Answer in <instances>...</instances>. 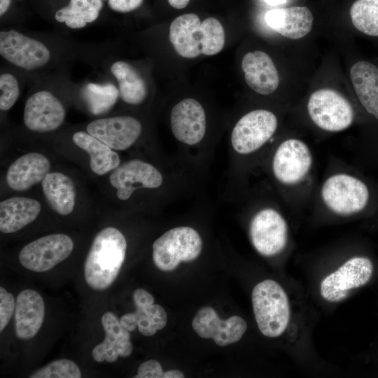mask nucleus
<instances>
[{"label": "nucleus", "instance_id": "36", "mask_svg": "<svg viewBox=\"0 0 378 378\" xmlns=\"http://www.w3.org/2000/svg\"><path fill=\"white\" fill-rule=\"evenodd\" d=\"M164 372L160 363L154 359L142 363L138 368L134 378H162Z\"/></svg>", "mask_w": 378, "mask_h": 378}, {"label": "nucleus", "instance_id": "26", "mask_svg": "<svg viewBox=\"0 0 378 378\" xmlns=\"http://www.w3.org/2000/svg\"><path fill=\"white\" fill-rule=\"evenodd\" d=\"M72 139L78 147L90 155V168L94 174L104 175L120 165L118 154L88 132H76Z\"/></svg>", "mask_w": 378, "mask_h": 378}, {"label": "nucleus", "instance_id": "4", "mask_svg": "<svg viewBox=\"0 0 378 378\" xmlns=\"http://www.w3.org/2000/svg\"><path fill=\"white\" fill-rule=\"evenodd\" d=\"M321 197L326 206L339 215H351L363 210L370 193L365 183L346 174H337L328 178L321 188Z\"/></svg>", "mask_w": 378, "mask_h": 378}, {"label": "nucleus", "instance_id": "42", "mask_svg": "<svg viewBox=\"0 0 378 378\" xmlns=\"http://www.w3.org/2000/svg\"><path fill=\"white\" fill-rule=\"evenodd\" d=\"M267 4L271 6H277L286 2V0H264Z\"/></svg>", "mask_w": 378, "mask_h": 378}, {"label": "nucleus", "instance_id": "6", "mask_svg": "<svg viewBox=\"0 0 378 378\" xmlns=\"http://www.w3.org/2000/svg\"><path fill=\"white\" fill-rule=\"evenodd\" d=\"M0 55L25 71L41 69L51 59V52L43 42L13 29L0 31Z\"/></svg>", "mask_w": 378, "mask_h": 378}, {"label": "nucleus", "instance_id": "11", "mask_svg": "<svg viewBox=\"0 0 378 378\" xmlns=\"http://www.w3.org/2000/svg\"><path fill=\"white\" fill-rule=\"evenodd\" d=\"M312 155L302 141L289 139L276 148L272 159V172L281 183L293 185L300 182L309 173Z\"/></svg>", "mask_w": 378, "mask_h": 378}, {"label": "nucleus", "instance_id": "25", "mask_svg": "<svg viewBox=\"0 0 378 378\" xmlns=\"http://www.w3.org/2000/svg\"><path fill=\"white\" fill-rule=\"evenodd\" d=\"M43 192L52 210L60 215L71 214L76 203L72 180L60 172H49L42 181Z\"/></svg>", "mask_w": 378, "mask_h": 378}, {"label": "nucleus", "instance_id": "23", "mask_svg": "<svg viewBox=\"0 0 378 378\" xmlns=\"http://www.w3.org/2000/svg\"><path fill=\"white\" fill-rule=\"evenodd\" d=\"M41 209L38 201L22 197H13L0 203V230L15 232L32 223Z\"/></svg>", "mask_w": 378, "mask_h": 378}, {"label": "nucleus", "instance_id": "15", "mask_svg": "<svg viewBox=\"0 0 378 378\" xmlns=\"http://www.w3.org/2000/svg\"><path fill=\"white\" fill-rule=\"evenodd\" d=\"M86 131L111 148L124 150L139 139L142 126L137 119L132 116H113L90 122L86 127Z\"/></svg>", "mask_w": 378, "mask_h": 378}, {"label": "nucleus", "instance_id": "9", "mask_svg": "<svg viewBox=\"0 0 378 378\" xmlns=\"http://www.w3.org/2000/svg\"><path fill=\"white\" fill-rule=\"evenodd\" d=\"M73 248L74 242L68 235L49 234L24 246L20 252L19 260L29 270L43 272L67 258Z\"/></svg>", "mask_w": 378, "mask_h": 378}, {"label": "nucleus", "instance_id": "29", "mask_svg": "<svg viewBox=\"0 0 378 378\" xmlns=\"http://www.w3.org/2000/svg\"><path fill=\"white\" fill-rule=\"evenodd\" d=\"M102 7V0H70L56 11L55 19L71 29H81L98 18Z\"/></svg>", "mask_w": 378, "mask_h": 378}, {"label": "nucleus", "instance_id": "7", "mask_svg": "<svg viewBox=\"0 0 378 378\" xmlns=\"http://www.w3.org/2000/svg\"><path fill=\"white\" fill-rule=\"evenodd\" d=\"M373 270V263L369 258H351L323 278L320 284V294L326 301L340 302L351 290L365 285L370 280Z\"/></svg>", "mask_w": 378, "mask_h": 378}, {"label": "nucleus", "instance_id": "37", "mask_svg": "<svg viewBox=\"0 0 378 378\" xmlns=\"http://www.w3.org/2000/svg\"><path fill=\"white\" fill-rule=\"evenodd\" d=\"M143 1L144 0H108V5L114 11L128 13L140 7Z\"/></svg>", "mask_w": 378, "mask_h": 378}, {"label": "nucleus", "instance_id": "1", "mask_svg": "<svg viewBox=\"0 0 378 378\" xmlns=\"http://www.w3.org/2000/svg\"><path fill=\"white\" fill-rule=\"evenodd\" d=\"M127 241L116 228L108 227L94 237L84 265L87 284L94 290L108 288L124 262Z\"/></svg>", "mask_w": 378, "mask_h": 378}, {"label": "nucleus", "instance_id": "30", "mask_svg": "<svg viewBox=\"0 0 378 378\" xmlns=\"http://www.w3.org/2000/svg\"><path fill=\"white\" fill-rule=\"evenodd\" d=\"M118 89L112 84L88 83L83 90V99L93 114L106 113L116 103Z\"/></svg>", "mask_w": 378, "mask_h": 378}, {"label": "nucleus", "instance_id": "27", "mask_svg": "<svg viewBox=\"0 0 378 378\" xmlns=\"http://www.w3.org/2000/svg\"><path fill=\"white\" fill-rule=\"evenodd\" d=\"M110 71L118 83L119 97L124 102L138 105L145 100L147 95L146 82L133 66L118 60L111 65Z\"/></svg>", "mask_w": 378, "mask_h": 378}, {"label": "nucleus", "instance_id": "12", "mask_svg": "<svg viewBox=\"0 0 378 378\" xmlns=\"http://www.w3.org/2000/svg\"><path fill=\"white\" fill-rule=\"evenodd\" d=\"M66 111L61 101L48 90H39L27 100L23 113L25 126L36 132H51L64 122Z\"/></svg>", "mask_w": 378, "mask_h": 378}, {"label": "nucleus", "instance_id": "13", "mask_svg": "<svg viewBox=\"0 0 378 378\" xmlns=\"http://www.w3.org/2000/svg\"><path fill=\"white\" fill-rule=\"evenodd\" d=\"M109 181L117 189V197L121 200H127L139 188H159L162 184L163 176L151 164L135 159L113 169Z\"/></svg>", "mask_w": 378, "mask_h": 378}, {"label": "nucleus", "instance_id": "14", "mask_svg": "<svg viewBox=\"0 0 378 378\" xmlns=\"http://www.w3.org/2000/svg\"><path fill=\"white\" fill-rule=\"evenodd\" d=\"M192 326L200 337L213 339L217 345L225 346L238 342L242 337L247 323L239 316L222 320L212 307H204L196 314Z\"/></svg>", "mask_w": 378, "mask_h": 378}, {"label": "nucleus", "instance_id": "34", "mask_svg": "<svg viewBox=\"0 0 378 378\" xmlns=\"http://www.w3.org/2000/svg\"><path fill=\"white\" fill-rule=\"evenodd\" d=\"M20 93L19 82L16 77L10 73L0 76V109L8 111L19 98Z\"/></svg>", "mask_w": 378, "mask_h": 378}, {"label": "nucleus", "instance_id": "40", "mask_svg": "<svg viewBox=\"0 0 378 378\" xmlns=\"http://www.w3.org/2000/svg\"><path fill=\"white\" fill-rule=\"evenodd\" d=\"M163 378H183L184 374L178 370H170L163 374Z\"/></svg>", "mask_w": 378, "mask_h": 378}, {"label": "nucleus", "instance_id": "41", "mask_svg": "<svg viewBox=\"0 0 378 378\" xmlns=\"http://www.w3.org/2000/svg\"><path fill=\"white\" fill-rule=\"evenodd\" d=\"M12 0H0V15H4L11 4Z\"/></svg>", "mask_w": 378, "mask_h": 378}, {"label": "nucleus", "instance_id": "17", "mask_svg": "<svg viewBox=\"0 0 378 378\" xmlns=\"http://www.w3.org/2000/svg\"><path fill=\"white\" fill-rule=\"evenodd\" d=\"M102 324L105 332L104 341L92 351L94 360L101 363H113L119 356L125 358L131 355L133 346L130 333L121 324L120 319L113 312H106L102 317Z\"/></svg>", "mask_w": 378, "mask_h": 378}, {"label": "nucleus", "instance_id": "35", "mask_svg": "<svg viewBox=\"0 0 378 378\" xmlns=\"http://www.w3.org/2000/svg\"><path fill=\"white\" fill-rule=\"evenodd\" d=\"M15 309L13 295L0 287V332H2L11 318Z\"/></svg>", "mask_w": 378, "mask_h": 378}, {"label": "nucleus", "instance_id": "10", "mask_svg": "<svg viewBox=\"0 0 378 378\" xmlns=\"http://www.w3.org/2000/svg\"><path fill=\"white\" fill-rule=\"evenodd\" d=\"M249 234L255 249L263 256H273L284 250L288 239V226L275 209L265 208L251 219Z\"/></svg>", "mask_w": 378, "mask_h": 378}, {"label": "nucleus", "instance_id": "31", "mask_svg": "<svg viewBox=\"0 0 378 378\" xmlns=\"http://www.w3.org/2000/svg\"><path fill=\"white\" fill-rule=\"evenodd\" d=\"M350 17L359 31L378 36V0H356L351 7Z\"/></svg>", "mask_w": 378, "mask_h": 378}, {"label": "nucleus", "instance_id": "28", "mask_svg": "<svg viewBox=\"0 0 378 378\" xmlns=\"http://www.w3.org/2000/svg\"><path fill=\"white\" fill-rule=\"evenodd\" d=\"M133 313L125 314L120 321L130 332L138 330L144 336H153L158 330L164 328L167 316L164 308L157 304L136 305Z\"/></svg>", "mask_w": 378, "mask_h": 378}, {"label": "nucleus", "instance_id": "21", "mask_svg": "<svg viewBox=\"0 0 378 378\" xmlns=\"http://www.w3.org/2000/svg\"><path fill=\"white\" fill-rule=\"evenodd\" d=\"M50 169V161L45 155L29 153L20 157L9 166L6 182L12 190L24 191L42 182Z\"/></svg>", "mask_w": 378, "mask_h": 378}, {"label": "nucleus", "instance_id": "2", "mask_svg": "<svg viewBox=\"0 0 378 378\" xmlns=\"http://www.w3.org/2000/svg\"><path fill=\"white\" fill-rule=\"evenodd\" d=\"M251 301L261 333L268 337L281 335L290 317L288 297L281 286L272 279L259 282L252 290Z\"/></svg>", "mask_w": 378, "mask_h": 378}, {"label": "nucleus", "instance_id": "16", "mask_svg": "<svg viewBox=\"0 0 378 378\" xmlns=\"http://www.w3.org/2000/svg\"><path fill=\"white\" fill-rule=\"evenodd\" d=\"M172 132L180 142L193 146L204 138L206 114L202 104L192 98H186L176 104L170 115Z\"/></svg>", "mask_w": 378, "mask_h": 378}, {"label": "nucleus", "instance_id": "8", "mask_svg": "<svg viewBox=\"0 0 378 378\" xmlns=\"http://www.w3.org/2000/svg\"><path fill=\"white\" fill-rule=\"evenodd\" d=\"M278 125L276 115L265 109L251 111L234 125L231 144L238 153L246 155L261 148L274 134Z\"/></svg>", "mask_w": 378, "mask_h": 378}, {"label": "nucleus", "instance_id": "18", "mask_svg": "<svg viewBox=\"0 0 378 378\" xmlns=\"http://www.w3.org/2000/svg\"><path fill=\"white\" fill-rule=\"evenodd\" d=\"M241 69L247 85L255 92L267 95L279 87V75L269 55L260 50L246 53Z\"/></svg>", "mask_w": 378, "mask_h": 378}, {"label": "nucleus", "instance_id": "38", "mask_svg": "<svg viewBox=\"0 0 378 378\" xmlns=\"http://www.w3.org/2000/svg\"><path fill=\"white\" fill-rule=\"evenodd\" d=\"M132 298L135 306L150 305L155 302L153 296L148 291L143 288L135 290Z\"/></svg>", "mask_w": 378, "mask_h": 378}, {"label": "nucleus", "instance_id": "19", "mask_svg": "<svg viewBox=\"0 0 378 378\" xmlns=\"http://www.w3.org/2000/svg\"><path fill=\"white\" fill-rule=\"evenodd\" d=\"M45 316L41 295L31 289L22 290L17 297L15 309V332L21 340L34 337L40 330Z\"/></svg>", "mask_w": 378, "mask_h": 378}, {"label": "nucleus", "instance_id": "32", "mask_svg": "<svg viewBox=\"0 0 378 378\" xmlns=\"http://www.w3.org/2000/svg\"><path fill=\"white\" fill-rule=\"evenodd\" d=\"M202 54L212 56L219 53L225 45V31L222 24L215 18H207L201 23Z\"/></svg>", "mask_w": 378, "mask_h": 378}, {"label": "nucleus", "instance_id": "3", "mask_svg": "<svg viewBox=\"0 0 378 378\" xmlns=\"http://www.w3.org/2000/svg\"><path fill=\"white\" fill-rule=\"evenodd\" d=\"M202 249V240L196 230L180 226L169 230L153 244V260L161 271L175 270L181 262H190L198 258Z\"/></svg>", "mask_w": 378, "mask_h": 378}, {"label": "nucleus", "instance_id": "33", "mask_svg": "<svg viewBox=\"0 0 378 378\" xmlns=\"http://www.w3.org/2000/svg\"><path fill=\"white\" fill-rule=\"evenodd\" d=\"M31 378H80L81 372L78 365L71 360H54L34 372Z\"/></svg>", "mask_w": 378, "mask_h": 378}, {"label": "nucleus", "instance_id": "20", "mask_svg": "<svg viewBox=\"0 0 378 378\" xmlns=\"http://www.w3.org/2000/svg\"><path fill=\"white\" fill-rule=\"evenodd\" d=\"M265 20L273 30L293 40L307 35L314 21L312 12L305 6L272 9L267 12Z\"/></svg>", "mask_w": 378, "mask_h": 378}, {"label": "nucleus", "instance_id": "24", "mask_svg": "<svg viewBox=\"0 0 378 378\" xmlns=\"http://www.w3.org/2000/svg\"><path fill=\"white\" fill-rule=\"evenodd\" d=\"M350 78L362 106L378 119V68L367 61L357 62L351 68Z\"/></svg>", "mask_w": 378, "mask_h": 378}, {"label": "nucleus", "instance_id": "39", "mask_svg": "<svg viewBox=\"0 0 378 378\" xmlns=\"http://www.w3.org/2000/svg\"><path fill=\"white\" fill-rule=\"evenodd\" d=\"M190 0H168L169 4L176 9H182L188 6Z\"/></svg>", "mask_w": 378, "mask_h": 378}, {"label": "nucleus", "instance_id": "5", "mask_svg": "<svg viewBox=\"0 0 378 378\" xmlns=\"http://www.w3.org/2000/svg\"><path fill=\"white\" fill-rule=\"evenodd\" d=\"M309 115L319 128L340 132L348 128L354 118L349 101L337 91L322 88L314 92L307 103Z\"/></svg>", "mask_w": 378, "mask_h": 378}, {"label": "nucleus", "instance_id": "22", "mask_svg": "<svg viewBox=\"0 0 378 378\" xmlns=\"http://www.w3.org/2000/svg\"><path fill=\"white\" fill-rule=\"evenodd\" d=\"M201 23L195 13L181 15L171 23L169 40L181 57L192 59L202 54Z\"/></svg>", "mask_w": 378, "mask_h": 378}]
</instances>
